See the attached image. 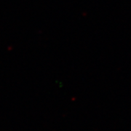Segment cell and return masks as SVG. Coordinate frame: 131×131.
Returning <instances> with one entry per match:
<instances>
[]
</instances>
